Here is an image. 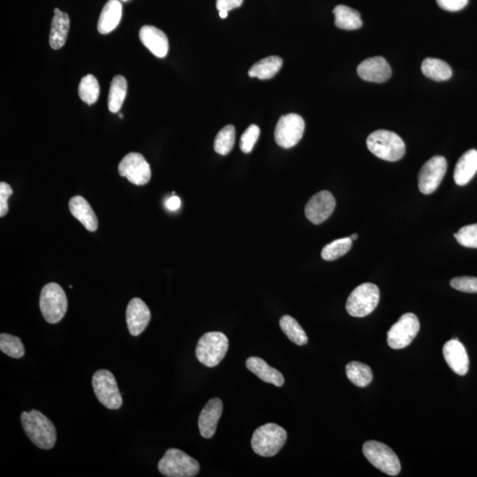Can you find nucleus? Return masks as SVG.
<instances>
[{
  "mask_svg": "<svg viewBox=\"0 0 477 477\" xmlns=\"http://www.w3.org/2000/svg\"><path fill=\"white\" fill-rule=\"evenodd\" d=\"M22 427L32 443L44 450L52 449L55 446L57 431L53 422L41 412L32 411L22 412Z\"/></svg>",
  "mask_w": 477,
  "mask_h": 477,
  "instance_id": "obj_1",
  "label": "nucleus"
},
{
  "mask_svg": "<svg viewBox=\"0 0 477 477\" xmlns=\"http://www.w3.org/2000/svg\"><path fill=\"white\" fill-rule=\"evenodd\" d=\"M352 245H353V241L350 237L335 240L323 249L322 258L325 261H334L347 254L350 251Z\"/></svg>",
  "mask_w": 477,
  "mask_h": 477,
  "instance_id": "obj_33",
  "label": "nucleus"
},
{
  "mask_svg": "<svg viewBox=\"0 0 477 477\" xmlns=\"http://www.w3.org/2000/svg\"><path fill=\"white\" fill-rule=\"evenodd\" d=\"M69 210L72 215L82 223L89 232H96L98 228V217L88 201L75 195L69 201Z\"/></svg>",
  "mask_w": 477,
  "mask_h": 477,
  "instance_id": "obj_20",
  "label": "nucleus"
},
{
  "mask_svg": "<svg viewBox=\"0 0 477 477\" xmlns=\"http://www.w3.org/2000/svg\"><path fill=\"white\" fill-rule=\"evenodd\" d=\"M121 1H123V2H127V1H129V0H121Z\"/></svg>",
  "mask_w": 477,
  "mask_h": 477,
  "instance_id": "obj_44",
  "label": "nucleus"
},
{
  "mask_svg": "<svg viewBox=\"0 0 477 477\" xmlns=\"http://www.w3.org/2000/svg\"><path fill=\"white\" fill-rule=\"evenodd\" d=\"M451 287L460 292L477 293V278L457 277L450 281Z\"/></svg>",
  "mask_w": 477,
  "mask_h": 477,
  "instance_id": "obj_37",
  "label": "nucleus"
},
{
  "mask_svg": "<svg viewBox=\"0 0 477 477\" xmlns=\"http://www.w3.org/2000/svg\"><path fill=\"white\" fill-rule=\"evenodd\" d=\"M227 15H228V12L227 11H219V16L222 19H226L227 17Z\"/></svg>",
  "mask_w": 477,
  "mask_h": 477,
  "instance_id": "obj_42",
  "label": "nucleus"
},
{
  "mask_svg": "<svg viewBox=\"0 0 477 477\" xmlns=\"http://www.w3.org/2000/svg\"><path fill=\"white\" fill-rule=\"evenodd\" d=\"M336 201L331 192L323 190L312 197L305 207V215L314 225H320L335 209Z\"/></svg>",
  "mask_w": 477,
  "mask_h": 477,
  "instance_id": "obj_14",
  "label": "nucleus"
},
{
  "mask_svg": "<svg viewBox=\"0 0 477 477\" xmlns=\"http://www.w3.org/2000/svg\"><path fill=\"white\" fill-rule=\"evenodd\" d=\"M359 78L370 82H385L392 76V69L385 57H373L363 60L357 67Z\"/></svg>",
  "mask_w": 477,
  "mask_h": 477,
  "instance_id": "obj_16",
  "label": "nucleus"
},
{
  "mask_svg": "<svg viewBox=\"0 0 477 477\" xmlns=\"http://www.w3.org/2000/svg\"><path fill=\"white\" fill-rule=\"evenodd\" d=\"M336 27L345 30H355L363 26L359 12L344 5L336 6L334 10Z\"/></svg>",
  "mask_w": 477,
  "mask_h": 477,
  "instance_id": "obj_25",
  "label": "nucleus"
},
{
  "mask_svg": "<svg viewBox=\"0 0 477 477\" xmlns=\"http://www.w3.org/2000/svg\"><path fill=\"white\" fill-rule=\"evenodd\" d=\"M152 318L149 307L140 298H134L127 305L126 321L131 335L139 336L147 328Z\"/></svg>",
  "mask_w": 477,
  "mask_h": 477,
  "instance_id": "obj_15",
  "label": "nucleus"
},
{
  "mask_svg": "<svg viewBox=\"0 0 477 477\" xmlns=\"http://www.w3.org/2000/svg\"><path fill=\"white\" fill-rule=\"evenodd\" d=\"M159 470L168 477H193L200 470V464L188 454L176 448L165 451L159 460Z\"/></svg>",
  "mask_w": 477,
  "mask_h": 477,
  "instance_id": "obj_5",
  "label": "nucleus"
},
{
  "mask_svg": "<svg viewBox=\"0 0 477 477\" xmlns=\"http://www.w3.org/2000/svg\"><path fill=\"white\" fill-rule=\"evenodd\" d=\"M235 143V129L233 125H227L217 134L214 141V150L219 155L226 156L231 152Z\"/></svg>",
  "mask_w": 477,
  "mask_h": 477,
  "instance_id": "obj_32",
  "label": "nucleus"
},
{
  "mask_svg": "<svg viewBox=\"0 0 477 477\" xmlns=\"http://www.w3.org/2000/svg\"><path fill=\"white\" fill-rule=\"evenodd\" d=\"M246 366L249 370L254 373L265 383L281 387L284 385L285 379L283 375L275 368H272L267 363V361L261 358L252 357L246 361Z\"/></svg>",
  "mask_w": 477,
  "mask_h": 477,
  "instance_id": "obj_21",
  "label": "nucleus"
},
{
  "mask_svg": "<svg viewBox=\"0 0 477 477\" xmlns=\"http://www.w3.org/2000/svg\"><path fill=\"white\" fill-rule=\"evenodd\" d=\"M70 19L69 15L54 9V16L51 27L50 46L53 50H59L64 46L69 36Z\"/></svg>",
  "mask_w": 477,
  "mask_h": 477,
  "instance_id": "obj_24",
  "label": "nucleus"
},
{
  "mask_svg": "<svg viewBox=\"0 0 477 477\" xmlns=\"http://www.w3.org/2000/svg\"><path fill=\"white\" fill-rule=\"evenodd\" d=\"M243 0H217L216 6L219 11H231L242 5Z\"/></svg>",
  "mask_w": 477,
  "mask_h": 477,
  "instance_id": "obj_40",
  "label": "nucleus"
},
{
  "mask_svg": "<svg viewBox=\"0 0 477 477\" xmlns=\"http://www.w3.org/2000/svg\"><path fill=\"white\" fill-rule=\"evenodd\" d=\"M181 206V201L180 197L177 195H172V197H169L165 201L166 209L170 211H176L180 209Z\"/></svg>",
  "mask_w": 477,
  "mask_h": 477,
  "instance_id": "obj_41",
  "label": "nucleus"
},
{
  "mask_svg": "<svg viewBox=\"0 0 477 477\" xmlns=\"http://www.w3.org/2000/svg\"><path fill=\"white\" fill-rule=\"evenodd\" d=\"M0 349L3 353L15 359L24 357L25 354L24 345L21 339L11 334L0 335Z\"/></svg>",
  "mask_w": 477,
  "mask_h": 477,
  "instance_id": "obj_34",
  "label": "nucleus"
},
{
  "mask_svg": "<svg viewBox=\"0 0 477 477\" xmlns=\"http://www.w3.org/2000/svg\"><path fill=\"white\" fill-rule=\"evenodd\" d=\"M420 330V322L413 313H406L387 332V343L390 348L402 349L412 343Z\"/></svg>",
  "mask_w": 477,
  "mask_h": 477,
  "instance_id": "obj_10",
  "label": "nucleus"
},
{
  "mask_svg": "<svg viewBox=\"0 0 477 477\" xmlns=\"http://www.w3.org/2000/svg\"><path fill=\"white\" fill-rule=\"evenodd\" d=\"M228 348V339L223 332H207L198 341L195 355L204 366L213 368L225 358Z\"/></svg>",
  "mask_w": 477,
  "mask_h": 477,
  "instance_id": "obj_4",
  "label": "nucleus"
},
{
  "mask_svg": "<svg viewBox=\"0 0 477 477\" xmlns=\"http://www.w3.org/2000/svg\"><path fill=\"white\" fill-rule=\"evenodd\" d=\"M222 412V400L213 398L208 402L203 411H201L199 419H198V427H199L201 437L210 438L214 436Z\"/></svg>",
  "mask_w": 477,
  "mask_h": 477,
  "instance_id": "obj_17",
  "label": "nucleus"
},
{
  "mask_svg": "<svg viewBox=\"0 0 477 477\" xmlns=\"http://www.w3.org/2000/svg\"><path fill=\"white\" fill-rule=\"evenodd\" d=\"M304 129L305 123L300 115H284L278 120L275 129V141L284 149L293 148L303 138Z\"/></svg>",
  "mask_w": 477,
  "mask_h": 477,
  "instance_id": "obj_11",
  "label": "nucleus"
},
{
  "mask_svg": "<svg viewBox=\"0 0 477 477\" xmlns=\"http://www.w3.org/2000/svg\"><path fill=\"white\" fill-rule=\"evenodd\" d=\"M447 170V159L435 156L425 163L419 172L418 187L424 195H431L438 190Z\"/></svg>",
  "mask_w": 477,
  "mask_h": 477,
  "instance_id": "obj_13",
  "label": "nucleus"
},
{
  "mask_svg": "<svg viewBox=\"0 0 477 477\" xmlns=\"http://www.w3.org/2000/svg\"><path fill=\"white\" fill-rule=\"evenodd\" d=\"M12 195V188L6 182L0 183V217H3L8 213V199Z\"/></svg>",
  "mask_w": 477,
  "mask_h": 477,
  "instance_id": "obj_38",
  "label": "nucleus"
},
{
  "mask_svg": "<svg viewBox=\"0 0 477 477\" xmlns=\"http://www.w3.org/2000/svg\"><path fill=\"white\" fill-rule=\"evenodd\" d=\"M422 72L426 78L433 81H447L451 78L453 71L447 62L433 57H427L422 63Z\"/></svg>",
  "mask_w": 477,
  "mask_h": 477,
  "instance_id": "obj_27",
  "label": "nucleus"
},
{
  "mask_svg": "<svg viewBox=\"0 0 477 477\" xmlns=\"http://www.w3.org/2000/svg\"><path fill=\"white\" fill-rule=\"evenodd\" d=\"M280 326L287 337L298 345L308 343V336L304 332L302 326L291 316H283L280 320Z\"/></svg>",
  "mask_w": 477,
  "mask_h": 477,
  "instance_id": "obj_30",
  "label": "nucleus"
},
{
  "mask_svg": "<svg viewBox=\"0 0 477 477\" xmlns=\"http://www.w3.org/2000/svg\"><path fill=\"white\" fill-rule=\"evenodd\" d=\"M260 136V129L257 125H251L241 137L240 148L244 153H251Z\"/></svg>",
  "mask_w": 477,
  "mask_h": 477,
  "instance_id": "obj_36",
  "label": "nucleus"
},
{
  "mask_svg": "<svg viewBox=\"0 0 477 477\" xmlns=\"http://www.w3.org/2000/svg\"><path fill=\"white\" fill-rule=\"evenodd\" d=\"M42 315L49 323H57L63 319L69 308L65 291L57 283L46 285L41 291Z\"/></svg>",
  "mask_w": 477,
  "mask_h": 477,
  "instance_id": "obj_6",
  "label": "nucleus"
},
{
  "mask_svg": "<svg viewBox=\"0 0 477 477\" xmlns=\"http://www.w3.org/2000/svg\"><path fill=\"white\" fill-rule=\"evenodd\" d=\"M287 440L286 430L276 424L260 426L253 434L251 447L262 457H273L282 449Z\"/></svg>",
  "mask_w": 477,
  "mask_h": 477,
  "instance_id": "obj_3",
  "label": "nucleus"
},
{
  "mask_svg": "<svg viewBox=\"0 0 477 477\" xmlns=\"http://www.w3.org/2000/svg\"><path fill=\"white\" fill-rule=\"evenodd\" d=\"M79 97L86 104L91 105L98 101L100 87L94 75H87L81 80L79 84Z\"/></svg>",
  "mask_w": 477,
  "mask_h": 477,
  "instance_id": "obj_31",
  "label": "nucleus"
},
{
  "mask_svg": "<svg viewBox=\"0 0 477 477\" xmlns=\"http://www.w3.org/2000/svg\"><path fill=\"white\" fill-rule=\"evenodd\" d=\"M476 172L477 150H467L458 160L456 169H454V181L457 185L465 186L472 180Z\"/></svg>",
  "mask_w": 477,
  "mask_h": 477,
  "instance_id": "obj_23",
  "label": "nucleus"
},
{
  "mask_svg": "<svg viewBox=\"0 0 477 477\" xmlns=\"http://www.w3.org/2000/svg\"><path fill=\"white\" fill-rule=\"evenodd\" d=\"M93 390L99 402L105 408L116 411L123 406V396L113 373L107 370L97 371L92 377Z\"/></svg>",
  "mask_w": 477,
  "mask_h": 477,
  "instance_id": "obj_8",
  "label": "nucleus"
},
{
  "mask_svg": "<svg viewBox=\"0 0 477 477\" xmlns=\"http://www.w3.org/2000/svg\"><path fill=\"white\" fill-rule=\"evenodd\" d=\"M457 242L466 248L477 249V224L463 226L454 233Z\"/></svg>",
  "mask_w": 477,
  "mask_h": 477,
  "instance_id": "obj_35",
  "label": "nucleus"
},
{
  "mask_svg": "<svg viewBox=\"0 0 477 477\" xmlns=\"http://www.w3.org/2000/svg\"><path fill=\"white\" fill-rule=\"evenodd\" d=\"M350 238H351L352 241H357V238H358V235H357V233H354V235H352L350 236Z\"/></svg>",
  "mask_w": 477,
  "mask_h": 477,
  "instance_id": "obj_43",
  "label": "nucleus"
},
{
  "mask_svg": "<svg viewBox=\"0 0 477 477\" xmlns=\"http://www.w3.org/2000/svg\"><path fill=\"white\" fill-rule=\"evenodd\" d=\"M379 299V289L376 285L361 284L349 296L345 309L354 318H364L374 312Z\"/></svg>",
  "mask_w": 477,
  "mask_h": 477,
  "instance_id": "obj_7",
  "label": "nucleus"
},
{
  "mask_svg": "<svg viewBox=\"0 0 477 477\" xmlns=\"http://www.w3.org/2000/svg\"><path fill=\"white\" fill-rule=\"evenodd\" d=\"M345 372L350 382L358 387H366L373 379V373L370 368L359 361L349 363L345 367Z\"/></svg>",
  "mask_w": 477,
  "mask_h": 477,
  "instance_id": "obj_29",
  "label": "nucleus"
},
{
  "mask_svg": "<svg viewBox=\"0 0 477 477\" xmlns=\"http://www.w3.org/2000/svg\"><path fill=\"white\" fill-rule=\"evenodd\" d=\"M443 354L448 366L454 373L465 376L469 371V357L465 348L457 339H451L444 344Z\"/></svg>",
  "mask_w": 477,
  "mask_h": 477,
  "instance_id": "obj_18",
  "label": "nucleus"
},
{
  "mask_svg": "<svg viewBox=\"0 0 477 477\" xmlns=\"http://www.w3.org/2000/svg\"><path fill=\"white\" fill-rule=\"evenodd\" d=\"M367 147L377 158L395 162L405 155L406 146L398 134L387 130H377L368 137Z\"/></svg>",
  "mask_w": 477,
  "mask_h": 477,
  "instance_id": "obj_2",
  "label": "nucleus"
},
{
  "mask_svg": "<svg viewBox=\"0 0 477 477\" xmlns=\"http://www.w3.org/2000/svg\"><path fill=\"white\" fill-rule=\"evenodd\" d=\"M140 40L144 46L156 57L163 59L168 55L169 50L168 38L159 28L146 25L141 28Z\"/></svg>",
  "mask_w": 477,
  "mask_h": 477,
  "instance_id": "obj_19",
  "label": "nucleus"
},
{
  "mask_svg": "<svg viewBox=\"0 0 477 477\" xmlns=\"http://www.w3.org/2000/svg\"><path fill=\"white\" fill-rule=\"evenodd\" d=\"M363 454L375 467L386 475L395 476L402 469L398 456L386 444L377 441H368L363 444Z\"/></svg>",
  "mask_w": 477,
  "mask_h": 477,
  "instance_id": "obj_9",
  "label": "nucleus"
},
{
  "mask_svg": "<svg viewBox=\"0 0 477 477\" xmlns=\"http://www.w3.org/2000/svg\"><path fill=\"white\" fill-rule=\"evenodd\" d=\"M127 91V82L123 75L115 76L111 81L108 97V108L111 113L117 114L123 107Z\"/></svg>",
  "mask_w": 477,
  "mask_h": 477,
  "instance_id": "obj_28",
  "label": "nucleus"
},
{
  "mask_svg": "<svg viewBox=\"0 0 477 477\" xmlns=\"http://www.w3.org/2000/svg\"><path fill=\"white\" fill-rule=\"evenodd\" d=\"M437 3L444 10L457 12L465 8L469 0H437Z\"/></svg>",
  "mask_w": 477,
  "mask_h": 477,
  "instance_id": "obj_39",
  "label": "nucleus"
},
{
  "mask_svg": "<svg viewBox=\"0 0 477 477\" xmlns=\"http://www.w3.org/2000/svg\"><path fill=\"white\" fill-rule=\"evenodd\" d=\"M283 60L278 56H271L259 60L249 69V75L260 80L274 78L282 66Z\"/></svg>",
  "mask_w": 477,
  "mask_h": 477,
  "instance_id": "obj_26",
  "label": "nucleus"
},
{
  "mask_svg": "<svg viewBox=\"0 0 477 477\" xmlns=\"http://www.w3.org/2000/svg\"><path fill=\"white\" fill-rule=\"evenodd\" d=\"M118 174L127 178L131 183L143 186L152 178V169L144 156L140 153L131 152L125 156L118 165Z\"/></svg>",
  "mask_w": 477,
  "mask_h": 477,
  "instance_id": "obj_12",
  "label": "nucleus"
},
{
  "mask_svg": "<svg viewBox=\"0 0 477 477\" xmlns=\"http://www.w3.org/2000/svg\"><path fill=\"white\" fill-rule=\"evenodd\" d=\"M121 17H123V4L120 0H109L99 17L98 24L99 33L103 35L111 33L120 24Z\"/></svg>",
  "mask_w": 477,
  "mask_h": 477,
  "instance_id": "obj_22",
  "label": "nucleus"
}]
</instances>
